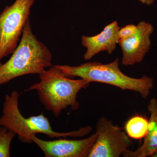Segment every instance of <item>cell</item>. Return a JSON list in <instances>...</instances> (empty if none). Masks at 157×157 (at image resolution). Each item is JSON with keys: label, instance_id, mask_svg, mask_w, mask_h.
Masks as SVG:
<instances>
[{"label": "cell", "instance_id": "13", "mask_svg": "<svg viewBox=\"0 0 157 157\" xmlns=\"http://www.w3.org/2000/svg\"><path fill=\"white\" fill-rule=\"evenodd\" d=\"M137 29V25L134 24L128 25L120 28L119 31V41L132 36L136 33Z\"/></svg>", "mask_w": 157, "mask_h": 157}, {"label": "cell", "instance_id": "6", "mask_svg": "<svg viewBox=\"0 0 157 157\" xmlns=\"http://www.w3.org/2000/svg\"><path fill=\"white\" fill-rule=\"evenodd\" d=\"M96 132L98 137L87 157H119L132 145L125 132L107 118L99 119Z\"/></svg>", "mask_w": 157, "mask_h": 157}, {"label": "cell", "instance_id": "15", "mask_svg": "<svg viewBox=\"0 0 157 157\" xmlns=\"http://www.w3.org/2000/svg\"><path fill=\"white\" fill-rule=\"evenodd\" d=\"M152 157H157V149L155 153L153 155Z\"/></svg>", "mask_w": 157, "mask_h": 157}, {"label": "cell", "instance_id": "8", "mask_svg": "<svg viewBox=\"0 0 157 157\" xmlns=\"http://www.w3.org/2000/svg\"><path fill=\"white\" fill-rule=\"evenodd\" d=\"M136 33L131 37L118 42L122 52V64L132 66L140 63L151 47L150 37L154 28L150 23L141 21Z\"/></svg>", "mask_w": 157, "mask_h": 157}, {"label": "cell", "instance_id": "2", "mask_svg": "<svg viewBox=\"0 0 157 157\" xmlns=\"http://www.w3.org/2000/svg\"><path fill=\"white\" fill-rule=\"evenodd\" d=\"M40 81L29 88L28 90H36L45 109L58 117L63 109L70 107L76 110L79 107L77 101L78 92L89 85L85 79H73L66 76L55 65L39 74Z\"/></svg>", "mask_w": 157, "mask_h": 157}, {"label": "cell", "instance_id": "12", "mask_svg": "<svg viewBox=\"0 0 157 157\" xmlns=\"http://www.w3.org/2000/svg\"><path fill=\"white\" fill-rule=\"evenodd\" d=\"M16 134L5 127L0 126V157H10V147Z\"/></svg>", "mask_w": 157, "mask_h": 157}, {"label": "cell", "instance_id": "4", "mask_svg": "<svg viewBox=\"0 0 157 157\" xmlns=\"http://www.w3.org/2000/svg\"><path fill=\"white\" fill-rule=\"evenodd\" d=\"M66 76L78 77L91 82L113 86L121 90L133 91L144 99L148 98L154 87V79L144 75L135 78L124 74L119 67V59L107 64L98 62H88L79 66L55 65Z\"/></svg>", "mask_w": 157, "mask_h": 157}, {"label": "cell", "instance_id": "9", "mask_svg": "<svg viewBox=\"0 0 157 157\" xmlns=\"http://www.w3.org/2000/svg\"><path fill=\"white\" fill-rule=\"evenodd\" d=\"M120 27L117 21H114L106 25L100 33L93 36H83L82 44L86 48L83 55L85 60H89L101 52L106 51L111 54L118 44L119 31Z\"/></svg>", "mask_w": 157, "mask_h": 157}, {"label": "cell", "instance_id": "14", "mask_svg": "<svg viewBox=\"0 0 157 157\" xmlns=\"http://www.w3.org/2000/svg\"><path fill=\"white\" fill-rule=\"evenodd\" d=\"M142 4L146 5L147 6H151L154 2L155 0H138Z\"/></svg>", "mask_w": 157, "mask_h": 157}, {"label": "cell", "instance_id": "7", "mask_svg": "<svg viewBox=\"0 0 157 157\" xmlns=\"http://www.w3.org/2000/svg\"><path fill=\"white\" fill-rule=\"evenodd\" d=\"M98 137L94 133L87 138L79 140L60 138L45 140L36 135L32 136L33 142L42 150L46 157H87Z\"/></svg>", "mask_w": 157, "mask_h": 157}, {"label": "cell", "instance_id": "10", "mask_svg": "<svg viewBox=\"0 0 157 157\" xmlns=\"http://www.w3.org/2000/svg\"><path fill=\"white\" fill-rule=\"evenodd\" d=\"M147 109L150 117L147 134L143 143L134 151L128 150L123 155L124 157L152 156L157 149V99L152 98L150 101Z\"/></svg>", "mask_w": 157, "mask_h": 157}, {"label": "cell", "instance_id": "11", "mask_svg": "<svg viewBox=\"0 0 157 157\" xmlns=\"http://www.w3.org/2000/svg\"><path fill=\"white\" fill-rule=\"evenodd\" d=\"M149 121L145 117L136 115L129 119L125 126V132L131 139L140 140L147 134Z\"/></svg>", "mask_w": 157, "mask_h": 157}, {"label": "cell", "instance_id": "3", "mask_svg": "<svg viewBox=\"0 0 157 157\" xmlns=\"http://www.w3.org/2000/svg\"><path fill=\"white\" fill-rule=\"evenodd\" d=\"M20 94L16 91L5 97L2 115L0 117V126L5 127L17 135L23 143L33 142L32 136L37 134H43L49 138L70 137H82L91 132V127H82L77 131L58 132L52 130L48 118L43 113L40 115L25 117L19 109L18 99Z\"/></svg>", "mask_w": 157, "mask_h": 157}, {"label": "cell", "instance_id": "1", "mask_svg": "<svg viewBox=\"0 0 157 157\" xmlns=\"http://www.w3.org/2000/svg\"><path fill=\"white\" fill-rule=\"evenodd\" d=\"M12 56L0 64V86L14 78L29 74H39L52 66V54L32 31L29 19L26 23L21 40Z\"/></svg>", "mask_w": 157, "mask_h": 157}, {"label": "cell", "instance_id": "5", "mask_svg": "<svg viewBox=\"0 0 157 157\" xmlns=\"http://www.w3.org/2000/svg\"><path fill=\"white\" fill-rule=\"evenodd\" d=\"M35 0H16L0 14V64L16 49Z\"/></svg>", "mask_w": 157, "mask_h": 157}]
</instances>
